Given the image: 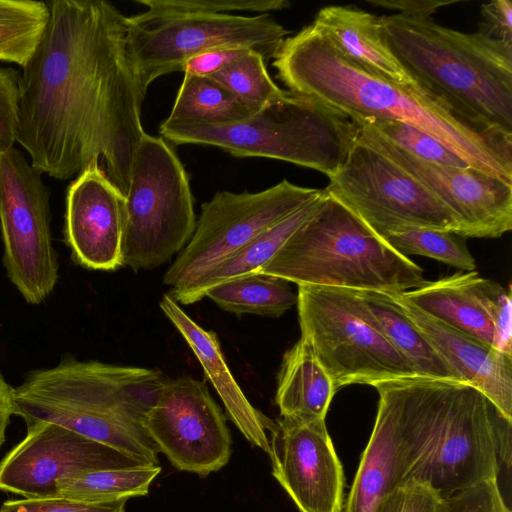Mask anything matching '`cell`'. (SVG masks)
<instances>
[{"instance_id":"484cf974","label":"cell","mask_w":512,"mask_h":512,"mask_svg":"<svg viewBox=\"0 0 512 512\" xmlns=\"http://www.w3.org/2000/svg\"><path fill=\"white\" fill-rule=\"evenodd\" d=\"M353 292L392 345L409 361L417 376L461 381L391 294L371 290Z\"/></svg>"},{"instance_id":"8fae6325","label":"cell","mask_w":512,"mask_h":512,"mask_svg":"<svg viewBox=\"0 0 512 512\" xmlns=\"http://www.w3.org/2000/svg\"><path fill=\"white\" fill-rule=\"evenodd\" d=\"M324 189L381 238L407 229H436L459 236L462 224L419 181L379 152L351 139Z\"/></svg>"},{"instance_id":"3957f363","label":"cell","mask_w":512,"mask_h":512,"mask_svg":"<svg viewBox=\"0 0 512 512\" xmlns=\"http://www.w3.org/2000/svg\"><path fill=\"white\" fill-rule=\"evenodd\" d=\"M166 380L156 369L65 356L52 368L30 372L13 388V415L27 427L58 424L145 464L159 465L145 416Z\"/></svg>"},{"instance_id":"2e32d148","label":"cell","mask_w":512,"mask_h":512,"mask_svg":"<svg viewBox=\"0 0 512 512\" xmlns=\"http://www.w3.org/2000/svg\"><path fill=\"white\" fill-rule=\"evenodd\" d=\"M137 465L146 464L58 424L40 422L27 427L23 440L0 461V490L24 498L57 497L63 479Z\"/></svg>"},{"instance_id":"30bf717a","label":"cell","mask_w":512,"mask_h":512,"mask_svg":"<svg viewBox=\"0 0 512 512\" xmlns=\"http://www.w3.org/2000/svg\"><path fill=\"white\" fill-rule=\"evenodd\" d=\"M126 51L145 96L157 78L183 71L187 61L204 52L248 48L273 58L289 34L269 14L242 16L147 9L127 17Z\"/></svg>"},{"instance_id":"d6a6232c","label":"cell","mask_w":512,"mask_h":512,"mask_svg":"<svg viewBox=\"0 0 512 512\" xmlns=\"http://www.w3.org/2000/svg\"><path fill=\"white\" fill-rule=\"evenodd\" d=\"M368 126L411 155L435 164L467 167L461 158L422 130L396 120L352 121Z\"/></svg>"},{"instance_id":"f35d334b","label":"cell","mask_w":512,"mask_h":512,"mask_svg":"<svg viewBox=\"0 0 512 512\" xmlns=\"http://www.w3.org/2000/svg\"><path fill=\"white\" fill-rule=\"evenodd\" d=\"M483 21L478 32L512 44V1L494 0L481 6Z\"/></svg>"},{"instance_id":"6da1fadb","label":"cell","mask_w":512,"mask_h":512,"mask_svg":"<svg viewBox=\"0 0 512 512\" xmlns=\"http://www.w3.org/2000/svg\"><path fill=\"white\" fill-rule=\"evenodd\" d=\"M22 67L16 142L40 174L66 180L100 165L125 196L145 134L126 20L103 0H55Z\"/></svg>"},{"instance_id":"5bb4252c","label":"cell","mask_w":512,"mask_h":512,"mask_svg":"<svg viewBox=\"0 0 512 512\" xmlns=\"http://www.w3.org/2000/svg\"><path fill=\"white\" fill-rule=\"evenodd\" d=\"M145 428L179 470L207 476L230 459L226 417L206 383L191 376L166 380L145 416Z\"/></svg>"},{"instance_id":"9a60e30c","label":"cell","mask_w":512,"mask_h":512,"mask_svg":"<svg viewBox=\"0 0 512 512\" xmlns=\"http://www.w3.org/2000/svg\"><path fill=\"white\" fill-rule=\"evenodd\" d=\"M352 137L419 181L461 221V238H499L512 229V185L470 166L421 160L372 128L352 122Z\"/></svg>"},{"instance_id":"cb8c5ba5","label":"cell","mask_w":512,"mask_h":512,"mask_svg":"<svg viewBox=\"0 0 512 512\" xmlns=\"http://www.w3.org/2000/svg\"><path fill=\"white\" fill-rule=\"evenodd\" d=\"M325 195L310 200L281 221L267 228L245 246L226 257L191 283L168 294L175 302L188 305L200 301L208 289L227 280L257 272L279 251L291 235L316 211Z\"/></svg>"},{"instance_id":"f1b7e54d","label":"cell","mask_w":512,"mask_h":512,"mask_svg":"<svg viewBox=\"0 0 512 512\" xmlns=\"http://www.w3.org/2000/svg\"><path fill=\"white\" fill-rule=\"evenodd\" d=\"M252 115L227 89L211 77L184 73L172 110L165 121L224 125Z\"/></svg>"},{"instance_id":"52a82bcc","label":"cell","mask_w":512,"mask_h":512,"mask_svg":"<svg viewBox=\"0 0 512 512\" xmlns=\"http://www.w3.org/2000/svg\"><path fill=\"white\" fill-rule=\"evenodd\" d=\"M176 144L215 146L235 157L281 160L329 175L341 164L352 139L346 116L308 96L286 91L248 118L224 125L172 123L159 128Z\"/></svg>"},{"instance_id":"8992f818","label":"cell","mask_w":512,"mask_h":512,"mask_svg":"<svg viewBox=\"0 0 512 512\" xmlns=\"http://www.w3.org/2000/svg\"><path fill=\"white\" fill-rule=\"evenodd\" d=\"M257 272L301 285L402 294L427 282L423 269L327 194Z\"/></svg>"},{"instance_id":"5b68a950","label":"cell","mask_w":512,"mask_h":512,"mask_svg":"<svg viewBox=\"0 0 512 512\" xmlns=\"http://www.w3.org/2000/svg\"><path fill=\"white\" fill-rule=\"evenodd\" d=\"M397 384L413 443L404 482H425L446 498L498 479L497 430L509 418L484 393L465 382L420 376Z\"/></svg>"},{"instance_id":"836d02e7","label":"cell","mask_w":512,"mask_h":512,"mask_svg":"<svg viewBox=\"0 0 512 512\" xmlns=\"http://www.w3.org/2000/svg\"><path fill=\"white\" fill-rule=\"evenodd\" d=\"M151 10L233 14L236 11L268 14L289 7L287 0H137Z\"/></svg>"},{"instance_id":"f546056e","label":"cell","mask_w":512,"mask_h":512,"mask_svg":"<svg viewBox=\"0 0 512 512\" xmlns=\"http://www.w3.org/2000/svg\"><path fill=\"white\" fill-rule=\"evenodd\" d=\"M49 19L48 4L35 0H0V61L24 67Z\"/></svg>"},{"instance_id":"d4e9b609","label":"cell","mask_w":512,"mask_h":512,"mask_svg":"<svg viewBox=\"0 0 512 512\" xmlns=\"http://www.w3.org/2000/svg\"><path fill=\"white\" fill-rule=\"evenodd\" d=\"M336 392L309 343L300 337L283 355L278 373L275 400L280 416L325 420Z\"/></svg>"},{"instance_id":"83f0119b","label":"cell","mask_w":512,"mask_h":512,"mask_svg":"<svg viewBox=\"0 0 512 512\" xmlns=\"http://www.w3.org/2000/svg\"><path fill=\"white\" fill-rule=\"evenodd\" d=\"M160 465H137L82 473L57 483V497L86 503H113L145 496Z\"/></svg>"},{"instance_id":"7c38bea8","label":"cell","mask_w":512,"mask_h":512,"mask_svg":"<svg viewBox=\"0 0 512 512\" xmlns=\"http://www.w3.org/2000/svg\"><path fill=\"white\" fill-rule=\"evenodd\" d=\"M0 225L9 280L27 303H42L59 271L49 195L40 173L13 147L0 152Z\"/></svg>"},{"instance_id":"277c9868","label":"cell","mask_w":512,"mask_h":512,"mask_svg":"<svg viewBox=\"0 0 512 512\" xmlns=\"http://www.w3.org/2000/svg\"><path fill=\"white\" fill-rule=\"evenodd\" d=\"M390 50L416 84L470 123L512 135V44L430 18L381 16Z\"/></svg>"},{"instance_id":"4dcf8cb0","label":"cell","mask_w":512,"mask_h":512,"mask_svg":"<svg viewBox=\"0 0 512 512\" xmlns=\"http://www.w3.org/2000/svg\"><path fill=\"white\" fill-rule=\"evenodd\" d=\"M254 114L280 99L285 90L272 80L265 58L257 51L246 55L210 76Z\"/></svg>"},{"instance_id":"60d3db41","label":"cell","mask_w":512,"mask_h":512,"mask_svg":"<svg viewBox=\"0 0 512 512\" xmlns=\"http://www.w3.org/2000/svg\"><path fill=\"white\" fill-rule=\"evenodd\" d=\"M373 6L398 10L399 14L411 18H430L437 9L457 1L441 0H367Z\"/></svg>"},{"instance_id":"74e56055","label":"cell","mask_w":512,"mask_h":512,"mask_svg":"<svg viewBox=\"0 0 512 512\" xmlns=\"http://www.w3.org/2000/svg\"><path fill=\"white\" fill-rule=\"evenodd\" d=\"M21 74L13 68L0 67V152L16 142Z\"/></svg>"},{"instance_id":"9c48e42d","label":"cell","mask_w":512,"mask_h":512,"mask_svg":"<svg viewBox=\"0 0 512 512\" xmlns=\"http://www.w3.org/2000/svg\"><path fill=\"white\" fill-rule=\"evenodd\" d=\"M196 227L185 168L162 137L145 133L134 154L125 195L123 266L135 272L168 262Z\"/></svg>"},{"instance_id":"ac0fdd59","label":"cell","mask_w":512,"mask_h":512,"mask_svg":"<svg viewBox=\"0 0 512 512\" xmlns=\"http://www.w3.org/2000/svg\"><path fill=\"white\" fill-rule=\"evenodd\" d=\"M402 296L450 327L512 355L510 288L472 271L427 281Z\"/></svg>"},{"instance_id":"4316f807","label":"cell","mask_w":512,"mask_h":512,"mask_svg":"<svg viewBox=\"0 0 512 512\" xmlns=\"http://www.w3.org/2000/svg\"><path fill=\"white\" fill-rule=\"evenodd\" d=\"M289 282L268 274L251 272L207 290L205 296L221 309L241 314L279 317L297 304Z\"/></svg>"},{"instance_id":"d6986e66","label":"cell","mask_w":512,"mask_h":512,"mask_svg":"<svg viewBox=\"0 0 512 512\" xmlns=\"http://www.w3.org/2000/svg\"><path fill=\"white\" fill-rule=\"evenodd\" d=\"M125 196L103 168L91 164L67 191L65 241L80 266L114 271L123 266Z\"/></svg>"},{"instance_id":"ffe728a7","label":"cell","mask_w":512,"mask_h":512,"mask_svg":"<svg viewBox=\"0 0 512 512\" xmlns=\"http://www.w3.org/2000/svg\"><path fill=\"white\" fill-rule=\"evenodd\" d=\"M373 387L379 395L377 415L343 512H373L404 482L409 463L412 438L399 395L391 380Z\"/></svg>"},{"instance_id":"7402d4cb","label":"cell","mask_w":512,"mask_h":512,"mask_svg":"<svg viewBox=\"0 0 512 512\" xmlns=\"http://www.w3.org/2000/svg\"><path fill=\"white\" fill-rule=\"evenodd\" d=\"M159 306L185 339L200 362L206 378L220 396L229 419L244 437L269 454L268 418L248 401L224 359L217 335L192 320L168 294Z\"/></svg>"},{"instance_id":"8d00e7d4","label":"cell","mask_w":512,"mask_h":512,"mask_svg":"<svg viewBox=\"0 0 512 512\" xmlns=\"http://www.w3.org/2000/svg\"><path fill=\"white\" fill-rule=\"evenodd\" d=\"M126 501L113 503H86L64 497L23 498L7 500L0 512H126Z\"/></svg>"},{"instance_id":"4fadbf2b","label":"cell","mask_w":512,"mask_h":512,"mask_svg":"<svg viewBox=\"0 0 512 512\" xmlns=\"http://www.w3.org/2000/svg\"><path fill=\"white\" fill-rule=\"evenodd\" d=\"M283 179L259 192H217L201 205L195 231L163 276L181 288L321 194Z\"/></svg>"},{"instance_id":"1f68e13d","label":"cell","mask_w":512,"mask_h":512,"mask_svg":"<svg viewBox=\"0 0 512 512\" xmlns=\"http://www.w3.org/2000/svg\"><path fill=\"white\" fill-rule=\"evenodd\" d=\"M400 254L420 255L435 259L466 272L476 269V262L455 233L436 229H407L388 234L383 238Z\"/></svg>"},{"instance_id":"44dd1931","label":"cell","mask_w":512,"mask_h":512,"mask_svg":"<svg viewBox=\"0 0 512 512\" xmlns=\"http://www.w3.org/2000/svg\"><path fill=\"white\" fill-rule=\"evenodd\" d=\"M446 363L512 419V355L498 351L421 311L402 294H391Z\"/></svg>"},{"instance_id":"d590c367","label":"cell","mask_w":512,"mask_h":512,"mask_svg":"<svg viewBox=\"0 0 512 512\" xmlns=\"http://www.w3.org/2000/svg\"><path fill=\"white\" fill-rule=\"evenodd\" d=\"M438 512H511L497 480L482 482L442 499Z\"/></svg>"},{"instance_id":"603a6c76","label":"cell","mask_w":512,"mask_h":512,"mask_svg":"<svg viewBox=\"0 0 512 512\" xmlns=\"http://www.w3.org/2000/svg\"><path fill=\"white\" fill-rule=\"evenodd\" d=\"M346 59L384 79L417 85L387 45L381 17L351 6L331 5L313 23Z\"/></svg>"},{"instance_id":"e0dca14e","label":"cell","mask_w":512,"mask_h":512,"mask_svg":"<svg viewBox=\"0 0 512 512\" xmlns=\"http://www.w3.org/2000/svg\"><path fill=\"white\" fill-rule=\"evenodd\" d=\"M272 474L300 512H343L344 472L325 420L268 419Z\"/></svg>"},{"instance_id":"7a4b0ae2","label":"cell","mask_w":512,"mask_h":512,"mask_svg":"<svg viewBox=\"0 0 512 512\" xmlns=\"http://www.w3.org/2000/svg\"><path fill=\"white\" fill-rule=\"evenodd\" d=\"M272 64L289 91L351 121L396 120L414 126L470 167L512 185V135L470 123L418 85L397 84L354 64L312 23L285 38Z\"/></svg>"},{"instance_id":"e575fe53","label":"cell","mask_w":512,"mask_h":512,"mask_svg":"<svg viewBox=\"0 0 512 512\" xmlns=\"http://www.w3.org/2000/svg\"><path fill=\"white\" fill-rule=\"evenodd\" d=\"M442 499L427 483L409 479L380 499L373 512H438Z\"/></svg>"},{"instance_id":"ab89813d","label":"cell","mask_w":512,"mask_h":512,"mask_svg":"<svg viewBox=\"0 0 512 512\" xmlns=\"http://www.w3.org/2000/svg\"><path fill=\"white\" fill-rule=\"evenodd\" d=\"M250 50L252 49L240 47L210 50L187 61L182 72L195 76L210 77L246 55Z\"/></svg>"},{"instance_id":"ba28073f","label":"cell","mask_w":512,"mask_h":512,"mask_svg":"<svg viewBox=\"0 0 512 512\" xmlns=\"http://www.w3.org/2000/svg\"><path fill=\"white\" fill-rule=\"evenodd\" d=\"M301 337L338 391L417 376L351 289L301 285L297 291Z\"/></svg>"}]
</instances>
